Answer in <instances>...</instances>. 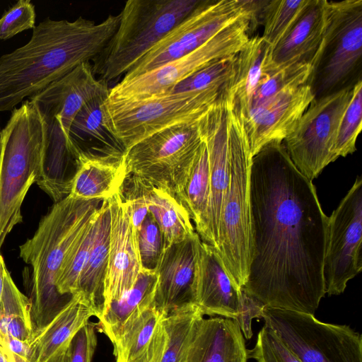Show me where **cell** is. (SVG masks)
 Wrapping results in <instances>:
<instances>
[{
  "mask_svg": "<svg viewBox=\"0 0 362 362\" xmlns=\"http://www.w3.org/2000/svg\"><path fill=\"white\" fill-rule=\"evenodd\" d=\"M362 178L358 176L327 218L323 279L325 293H342L362 269Z\"/></svg>",
  "mask_w": 362,
  "mask_h": 362,
  "instance_id": "obj_13",
  "label": "cell"
},
{
  "mask_svg": "<svg viewBox=\"0 0 362 362\" xmlns=\"http://www.w3.org/2000/svg\"><path fill=\"white\" fill-rule=\"evenodd\" d=\"M311 0L267 1L263 6L264 30L261 36L272 49L289 33Z\"/></svg>",
  "mask_w": 362,
  "mask_h": 362,
  "instance_id": "obj_33",
  "label": "cell"
},
{
  "mask_svg": "<svg viewBox=\"0 0 362 362\" xmlns=\"http://www.w3.org/2000/svg\"><path fill=\"white\" fill-rule=\"evenodd\" d=\"M110 231L108 199H103L95 219V230L87 260L80 275L76 293L81 294L99 319L104 310Z\"/></svg>",
  "mask_w": 362,
  "mask_h": 362,
  "instance_id": "obj_25",
  "label": "cell"
},
{
  "mask_svg": "<svg viewBox=\"0 0 362 362\" xmlns=\"http://www.w3.org/2000/svg\"><path fill=\"white\" fill-rule=\"evenodd\" d=\"M165 341L166 334L161 321L146 349L129 362H160L165 346Z\"/></svg>",
  "mask_w": 362,
  "mask_h": 362,
  "instance_id": "obj_45",
  "label": "cell"
},
{
  "mask_svg": "<svg viewBox=\"0 0 362 362\" xmlns=\"http://www.w3.org/2000/svg\"><path fill=\"white\" fill-rule=\"evenodd\" d=\"M198 235L165 245L155 272L158 283L154 304L167 313L193 303L195 242Z\"/></svg>",
  "mask_w": 362,
  "mask_h": 362,
  "instance_id": "obj_21",
  "label": "cell"
},
{
  "mask_svg": "<svg viewBox=\"0 0 362 362\" xmlns=\"http://www.w3.org/2000/svg\"><path fill=\"white\" fill-rule=\"evenodd\" d=\"M93 311L79 293L72 296L66 305L28 341L29 362H49L66 350L74 336L90 318Z\"/></svg>",
  "mask_w": 362,
  "mask_h": 362,
  "instance_id": "obj_23",
  "label": "cell"
},
{
  "mask_svg": "<svg viewBox=\"0 0 362 362\" xmlns=\"http://www.w3.org/2000/svg\"><path fill=\"white\" fill-rule=\"evenodd\" d=\"M127 174L124 151L95 154L81 149L69 195L82 199H108L119 191Z\"/></svg>",
  "mask_w": 362,
  "mask_h": 362,
  "instance_id": "obj_22",
  "label": "cell"
},
{
  "mask_svg": "<svg viewBox=\"0 0 362 362\" xmlns=\"http://www.w3.org/2000/svg\"><path fill=\"white\" fill-rule=\"evenodd\" d=\"M330 19L326 33L327 49L332 53L325 69L322 86H335L352 70L361 56L362 1H329Z\"/></svg>",
  "mask_w": 362,
  "mask_h": 362,
  "instance_id": "obj_20",
  "label": "cell"
},
{
  "mask_svg": "<svg viewBox=\"0 0 362 362\" xmlns=\"http://www.w3.org/2000/svg\"><path fill=\"white\" fill-rule=\"evenodd\" d=\"M329 19V1L311 0L287 35L269 50L264 71L272 73L296 64H308L315 70L327 50Z\"/></svg>",
  "mask_w": 362,
  "mask_h": 362,
  "instance_id": "obj_17",
  "label": "cell"
},
{
  "mask_svg": "<svg viewBox=\"0 0 362 362\" xmlns=\"http://www.w3.org/2000/svg\"><path fill=\"white\" fill-rule=\"evenodd\" d=\"M0 362H11L10 352L6 341L0 334Z\"/></svg>",
  "mask_w": 362,
  "mask_h": 362,
  "instance_id": "obj_46",
  "label": "cell"
},
{
  "mask_svg": "<svg viewBox=\"0 0 362 362\" xmlns=\"http://www.w3.org/2000/svg\"><path fill=\"white\" fill-rule=\"evenodd\" d=\"M245 338L230 318H203L197 328L187 362H247Z\"/></svg>",
  "mask_w": 362,
  "mask_h": 362,
  "instance_id": "obj_24",
  "label": "cell"
},
{
  "mask_svg": "<svg viewBox=\"0 0 362 362\" xmlns=\"http://www.w3.org/2000/svg\"><path fill=\"white\" fill-rule=\"evenodd\" d=\"M229 176L216 250L238 288L247 281L252 254L250 173L252 156L240 118L227 100Z\"/></svg>",
  "mask_w": 362,
  "mask_h": 362,
  "instance_id": "obj_5",
  "label": "cell"
},
{
  "mask_svg": "<svg viewBox=\"0 0 362 362\" xmlns=\"http://www.w3.org/2000/svg\"><path fill=\"white\" fill-rule=\"evenodd\" d=\"M240 289L225 269L216 250L202 241L195 242V266L192 284L193 303L204 315L237 320L240 313Z\"/></svg>",
  "mask_w": 362,
  "mask_h": 362,
  "instance_id": "obj_18",
  "label": "cell"
},
{
  "mask_svg": "<svg viewBox=\"0 0 362 362\" xmlns=\"http://www.w3.org/2000/svg\"><path fill=\"white\" fill-rule=\"evenodd\" d=\"M258 1H202L194 11L123 76L132 78L197 49L242 17L257 13Z\"/></svg>",
  "mask_w": 362,
  "mask_h": 362,
  "instance_id": "obj_9",
  "label": "cell"
},
{
  "mask_svg": "<svg viewBox=\"0 0 362 362\" xmlns=\"http://www.w3.org/2000/svg\"><path fill=\"white\" fill-rule=\"evenodd\" d=\"M1 129H0V140H1Z\"/></svg>",
  "mask_w": 362,
  "mask_h": 362,
  "instance_id": "obj_49",
  "label": "cell"
},
{
  "mask_svg": "<svg viewBox=\"0 0 362 362\" xmlns=\"http://www.w3.org/2000/svg\"><path fill=\"white\" fill-rule=\"evenodd\" d=\"M310 84L289 88L239 117L252 156L272 143H281L315 100Z\"/></svg>",
  "mask_w": 362,
  "mask_h": 362,
  "instance_id": "obj_15",
  "label": "cell"
},
{
  "mask_svg": "<svg viewBox=\"0 0 362 362\" xmlns=\"http://www.w3.org/2000/svg\"><path fill=\"white\" fill-rule=\"evenodd\" d=\"M137 243L142 268L155 271L165 247V241L157 222L149 212L138 233Z\"/></svg>",
  "mask_w": 362,
  "mask_h": 362,
  "instance_id": "obj_40",
  "label": "cell"
},
{
  "mask_svg": "<svg viewBox=\"0 0 362 362\" xmlns=\"http://www.w3.org/2000/svg\"><path fill=\"white\" fill-rule=\"evenodd\" d=\"M173 195L187 211L202 241L210 245L209 232V165L204 141L176 185Z\"/></svg>",
  "mask_w": 362,
  "mask_h": 362,
  "instance_id": "obj_26",
  "label": "cell"
},
{
  "mask_svg": "<svg viewBox=\"0 0 362 362\" xmlns=\"http://www.w3.org/2000/svg\"><path fill=\"white\" fill-rule=\"evenodd\" d=\"M0 332L6 341L8 337L28 341L33 334L28 298L11 276L5 285L0 301Z\"/></svg>",
  "mask_w": 362,
  "mask_h": 362,
  "instance_id": "obj_32",
  "label": "cell"
},
{
  "mask_svg": "<svg viewBox=\"0 0 362 362\" xmlns=\"http://www.w3.org/2000/svg\"><path fill=\"white\" fill-rule=\"evenodd\" d=\"M109 92L107 83L97 78L90 63L84 62L29 100L44 118L47 141L74 149L70 132L75 117L88 103Z\"/></svg>",
  "mask_w": 362,
  "mask_h": 362,
  "instance_id": "obj_14",
  "label": "cell"
},
{
  "mask_svg": "<svg viewBox=\"0 0 362 362\" xmlns=\"http://www.w3.org/2000/svg\"><path fill=\"white\" fill-rule=\"evenodd\" d=\"M235 55L220 59L197 71L177 83L166 93H190L226 86L233 74Z\"/></svg>",
  "mask_w": 362,
  "mask_h": 362,
  "instance_id": "obj_37",
  "label": "cell"
},
{
  "mask_svg": "<svg viewBox=\"0 0 362 362\" xmlns=\"http://www.w3.org/2000/svg\"><path fill=\"white\" fill-rule=\"evenodd\" d=\"M108 95L98 97L84 105L75 117L70 132L72 141L82 136H91L110 148L124 151L106 130L103 122V104Z\"/></svg>",
  "mask_w": 362,
  "mask_h": 362,
  "instance_id": "obj_38",
  "label": "cell"
},
{
  "mask_svg": "<svg viewBox=\"0 0 362 362\" xmlns=\"http://www.w3.org/2000/svg\"><path fill=\"white\" fill-rule=\"evenodd\" d=\"M157 283L156 272L143 269L134 286L107 306L98 319V327L112 343L127 322L154 303Z\"/></svg>",
  "mask_w": 362,
  "mask_h": 362,
  "instance_id": "obj_28",
  "label": "cell"
},
{
  "mask_svg": "<svg viewBox=\"0 0 362 362\" xmlns=\"http://www.w3.org/2000/svg\"><path fill=\"white\" fill-rule=\"evenodd\" d=\"M108 202L110 231L103 313L134 286L143 269L129 208L119 191Z\"/></svg>",
  "mask_w": 362,
  "mask_h": 362,
  "instance_id": "obj_16",
  "label": "cell"
},
{
  "mask_svg": "<svg viewBox=\"0 0 362 362\" xmlns=\"http://www.w3.org/2000/svg\"><path fill=\"white\" fill-rule=\"evenodd\" d=\"M46 141L42 115L33 102L23 101L1 132L0 251L7 235L23 222L21 206L40 173Z\"/></svg>",
  "mask_w": 362,
  "mask_h": 362,
  "instance_id": "obj_4",
  "label": "cell"
},
{
  "mask_svg": "<svg viewBox=\"0 0 362 362\" xmlns=\"http://www.w3.org/2000/svg\"><path fill=\"white\" fill-rule=\"evenodd\" d=\"M96 325L88 322L71 339L66 351V362H92L97 345Z\"/></svg>",
  "mask_w": 362,
  "mask_h": 362,
  "instance_id": "obj_43",
  "label": "cell"
},
{
  "mask_svg": "<svg viewBox=\"0 0 362 362\" xmlns=\"http://www.w3.org/2000/svg\"><path fill=\"white\" fill-rule=\"evenodd\" d=\"M250 209L251 261L242 288L266 307L314 315L326 294L328 216L281 142L252 157Z\"/></svg>",
  "mask_w": 362,
  "mask_h": 362,
  "instance_id": "obj_1",
  "label": "cell"
},
{
  "mask_svg": "<svg viewBox=\"0 0 362 362\" xmlns=\"http://www.w3.org/2000/svg\"><path fill=\"white\" fill-rule=\"evenodd\" d=\"M315 71V69L310 64H296L272 73L264 71L262 79L251 96L248 110L244 116L250 110L283 90L292 87L310 84Z\"/></svg>",
  "mask_w": 362,
  "mask_h": 362,
  "instance_id": "obj_34",
  "label": "cell"
},
{
  "mask_svg": "<svg viewBox=\"0 0 362 362\" xmlns=\"http://www.w3.org/2000/svg\"><path fill=\"white\" fill-rule=\"evenodd\" d=\"M351 93L349 86L315 99L284 139L292 163L312 181L337 160L334 148L337 130Z\"/></svg>",
  "mask_w": 362,
  "mask_h": 362,
  "instance_id": "obj_12",
  "label": "cell"
},
{
  "mask_svg": "<svg viewBox=\"0 0 362 362\" xmlns=\"http://www.w3.org/2000/svg\"><path fill=\"white\" fill-rule=\"evenodd\" d=\"M199 124L207 148L209 165L208 223L210 245L216 250L221 206L229 179L228 108L225 90L202 118Z\"/></svg>",
  "mask_w": 362,
  "mask_h": 362,
  "instance_id": "obj_19",
  "label": "cell"
},
{
  "mask_svg": "<svg viewBox=\"0 0 362 362\" xmlns=\"http://www.w3.org/2000/svg\"><path fill=\"white\" fill-rule=\"evenodd\" d=\"M199 308L187 304L168 312L162 322L166 334L165 346L160 362H187L201 320Z\"/></svg>",
  "mask_w": 362,
  "mask_h": 362,
  "instance_id": "obj_30",
  "label": "cell"
},
{
  "mask_svg": "<svg viewBox=\"0 0 362 362\" xmlns=\"http://www.w3.org/2000/svg\"><path fill=\"white\" fill-rule=\"evenodd\" d=\"M256 14L242 17L190 53L142 75L122 78L110 88V98H144L165 94L197 71L220 59L234 56L250 39Z\"/></svg>",
  "mask_w": 362,
  "mask_h": 362,
  "instance_id": "obj_10",
  "label": "cell"
},
{
  "mask_svg": "<svg viewBox=\"0 0 362 362\" xmlns=\"http://www.w3.org/2000/svg\"><path fill=\"white\" fill-rule=\"evenodd\" d=\"M66 350L63 351L49 362H66Z\"/></svg>",
  "mask_w": 362,
  "mask_h": 362,
  "instance_id": "obj_47",
  "label": "cell"
},
{
  "mask_svg": "<svg viewBox=\"0 0 362 362\" xmlns=\"http://www.w3.org/2000/svg\"><path fill=\"white\" fill-rule=\"evenodd\" d=\"M166 314L153 303L127 322L112 343L116 362H129L141 354Z\"/></svg>",
  "mask_w": 362,
  "mask_h": 362,
  "instance_id": "obj_31",
  "label": "cell"
},
{
  "mask_svg": "<svg viewBox=\"0 0 362 362\" xmlns=\"http://www.w3.org/2000/svg\"><path fill=\"white\" fill-rule=\"evenodd\" d=\"M120 15L95 23L80 16L74 21H41L24 45L0 57V112L13 110L78 65L93 61L115 34Z\"/></svg>",
  "mask_w": 362,
  "mask_h": 362,
  "instance_id": "obj_2",
  "label": "cell"
},
{
  "mask_svg": "<svg viewBox=\"0 0 362 362\" xmlns=\"http://www.w3.org/2000/svg\"><path fill=\"white\" fill-rule=\"evenodd\" d=\"M200 120L165 129L125 151L127 173L173 195L203 142Z\"/></svg>",
  "mask_w": 362,
  "mask_h": 362,
  "instance_id": "obj_11",
  "label": "cell"
},
{
  "mask_svg": "<svg viewBox=\"0 0 362 362\" xmlns=\"http://www.w3.org/2000/svg\"><path fill=\"white\" fill-rule=\"evenodd\" d=\"M202 0H129L119 13V24L93 69L108 82L132 66L187 17Z\"/></svg>",
  "mask_w": 362,
  "mask_h": 362,
  "instance_id": "obj_7",
  "label": "cell"
},
{
  "mask_svg": "<svg viewBox=\"0 0 362 362\" xmlns=\"http://www.w3.org/2000/svg\"><path fill=\"white\" fill-rule=\"evenodd\" d=\"M95 216L71 247L58 271L55 284L62 295L72 296L76 292L78 279L92 245Z\"/></svg>",
  "mask_w": 362,
  "mask_h": 362,
  "instance_id": "obj_35",
  "label": "cell"
},
{
  "mask_svg": "<svg viewBox=\"0 0 362 362\" xmlns=\"http://www.w3.org/2000/svg\"><path fill=\"white\" fill-rule=\"evenodd\" d=\"M226 86L144 98L107 97L103 104L104 125L125 152L165 129L199 122L215 105Z\"/></svg>",
  "mask_w": 362,
  "mask_h": 362,
  "instance_id": "obj_6",
  "label": "cell"
},
{
  "mask_svg": "<svg viewBox=\"0 0 362 362\" xmlns=\"http://www.w3.org/2000/svg\"><path fill=\"white\" fill-rule=\"evenodd\" d=\"M269 46L261 36L250 37L235 55L233 74L226 94L234 112L240 117L247 112L251 96L264 74Z\"/></svg>",
  "mask_w": 362,
  "mask_h": 362,
  "instance_id": "obj_27",
  "label": "cell"
},
{
  "mask_svg": "<svg viewBox=\"0 0 362 362\" xmlns=\"http://www.w3.org/2000/svg\"><path fill=\"white\" fill-rule=\"evenodd\" d=\"M247 356L257 362H302L265 324L257 334L255 346L247 350Z\"/></svg>",
  "mask_w": 362,
  "mask_h": 362,
  "instance_id": "obj_39",
  "label": "cell"
},
{
  "mask_svg": "<svg viewBox=\"0 0 362 362\" xmlns=\"http://www.w3.org/2000/svg\"><path fill=\"white\" fill-rule=\"evenodd\" d=\"M265 305L245 289H240V313L235 320L245 339L252 337V321L262 318Z\"/></svg>",
  "mask_w": 362,
  "mask_h": 362,
  "instance_id": "obj_44",
  "label": "cell"
},
{
  "mask_svg": "<svg viewBox=\"0 0 362 362\" xmlns=\"http://www.w3.org/2000/svg\"><path fill=\"white\" fill-rule=\"evenodd\" d=\"M148 212L157 222L165 245L189 238L195 233L187 211L166 190L151 187L147 194Z\"/></svg>",
  "mask_w": 362,
  "mask_h": 362,
  "instance_id": "obj_29",
  "label": "cell"
},
{
  "mask_svg": "<svg viewBox=\"0 0 362 362\" xmlns=\"http://www.w3.org/2000/svg\"><path fill=\"white\" fill-rule=\"evenodd\" d=\"M103 200L66 196L54 203L34 235L20 245L19 256L30 267L23 279L33 334L49 322L71 298L73 295L58 292L57 274L71 247L94 219Z\"/></svg>",
  "mask_w": 362,
  "mask_h": 362,
  "instance_id": "obj_3",
  "label": "cell"
},
{
  "mask_svg": "<svg viewBox=\"0 0 362 362\" xmlns=\"http://www.w3.org/2000/svg\"><path fill=\"white\" fill-rule=\"evenodd\" d=\"M362 125V82L358 81L352 87L351 98L339 122L334 154L337 159L353 153Z\"/></svg>",
  "mask_w": 362,
  "mask_h": 362,
  "instance_id": "obj_36",
  "label": "cell"
},
{
  "mask_svg": "<svg viewBox=\"0 0 362 362\" xmlns=\"http://www.w3.org/2000/svg\"><path fill=\"white\" fill-rule=\"evenodd\" d=\"M35 6L30 0H20L4 12L0 18V39L14 35L35 27Z\"/></svg>",
  "mask_w": 362,
  "mask_h": 362,
  "instance_id": "obj_42",
  "label": "cell"
},
{
  "mask_svg": "<svg viewBox=\"0 0 362 362\" xmlns=\"http://www.w3.org/2000/svg\"><path fill=\"white\" fill-rule=\"evenodd\" d=\"M9 352H10V351H9ZM10 358H11V362H14L13 358V357H12V355H11V352H10Z\"/></svg>",
  "mask_w": 362,
  "mask_h": 362,
  "instance_id": "obj_48",
  "label": "cell"
},
{
  "mask_svg": "<svg viewBox=\"0 0 362 362\" xmlns=\"http://www.w3.org/2000/svg\"><path fill=\"white\" fill-rule=\"evenodd\" d=\"M151 187L138 177L128 173L119 189V193L128 206L136 238L142 222L148 213L147 194Z\"/></svg>",
  "mask_w": 362,
  "mask_h": 362,
  "instance_id": "obj_41",
  "label": "cell"
},
{
  "mask_svg": "<svg viewBox=\"0 0 362 362\" xmlns=\"http://www.w3.org/2000/svg\"><path fill=\"white\" fill-rule=\"evenodd\" d=\"M262 318L302 362H362V336L349 325L269 307Z\"/></svg>",
  "mask_w": 362,
  "mask_h": 362,
  "instance_id": "obj_8",
  "label": "cell"
}]
</instances>
